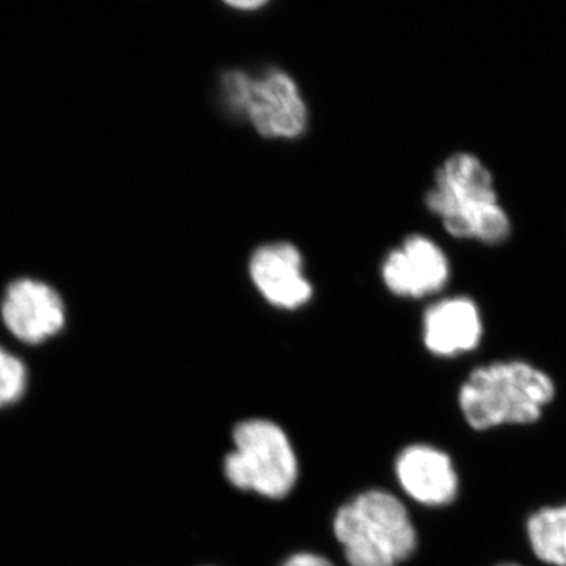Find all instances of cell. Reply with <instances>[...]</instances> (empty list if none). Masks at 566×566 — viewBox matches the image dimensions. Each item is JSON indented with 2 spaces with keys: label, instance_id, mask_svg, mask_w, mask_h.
<instances>
[{
  "label": "cell",
  "instance_id": "6da1fadb",
  "mask_svg": "<svg viewBox=\"0 0 566 566\" xmlns=\"http://www.w3.org/2000/svg\"><path fill=\"white\" fill-rule=\"evenodd\" d=\"M553 376L523 359L493 360L474 368L458 390V408L475 431L539 422L556 398Z\"/></svg>",
  "mask_w": 566,
  "mask_h": 566
},
{
  "label": "cell",
  "instance_id": "7a4b0ae2",
  "mask_svg": "<svg viewBox=\"0 0 566 566\" xmlns=\"http://www.w3.org/2000/svg\"><path fill=\"white\" fill-rule=\"evenodd\" d=\"M424 205L458 240L495 245L512 234V221L499 200L493 174L472 153H455L442 163Z\"/></svg>",
  "mask_w": 566,
  "mask_h": 566
},
{
  "label": "cell",
  "instance_id": "3957f363",
  "mask_svg": "<svg viewBox=\"0 0 566 566\" xmlns=\"http://www.w3.org/2000/svg\"><path fill=\"white\" fill-rule=\"evenodd\" d=\"M333 532L348 566H400L419 546L408 506L382 488L360 491L338 506Z\"/></svg>",
  "mask_w": 566,
  "mask_h": 566
},
{
  "label": "cell",
  "instance_id": "277c9868",
  "mask_svg": "<svg viewBox=\"0 0 566 566\" xmlns=\"http://www.w3.org/2000/svg\"><path fill=\"white\" fill-rule=\"evenodd\" d=\"M223 457L227 482L238 491L282 501L300 480V460L289 433L274 420L251 417L234 424Z\"/></svg>",
  "mask_w": 566,
  "mask_h": 566
},
{
  "label": "cell",
  "instance_id": "5b68a950",
  "mask_svg": "<svg viewBox=\"0 0 566 566\" xmlns=\"http://www.w3.org/2000/svg\"><path fill=\"white\" fill-rule=\"evenodd\" d=\"M219 95L229 114L251 123L264 139L294 140L307 129V103L285 71L271 69L260 76L243 70L226 71Z\"/></svg>",
  "mask_w": 566,
  "mask_h": 566
},
{
  "label": "cell",
  "instance_id": "8992f818",
  "mask_svg": "<svg viewBox=\"0 0 566 566\" xmlns=\"http://www.w3.org/2000/svg\"><path fill=\"white\" fill-rule=\"evenodd\" d=\"M450 262L441 245L423 237L411 234L397 249L387 253L381 266L386 289L398 297L420 300L441 292L449 283Z\"/></svg>",
  "mask_w": 566,
  "mask_h": 566
},
{
  "label": "cell",
  "instance_id": "52a82bcc",
  "mask_svg": "<svg viewBox=\"0 0 566 566\" xmlns=\"http://www.w3.org/2000/svg\"><path fill=\"white\" fill-rule=\"evenodd\" d=\"M398 486L416 504L428 509L452 505L460 494V474L453 458L439 447L406 446L394 464Z\"/></svg>",
  "mask_w": 566,
  "mask_h": 566
},
{
  "label": "cell",
  "instance_id": "ba28073f",
  "mask_svg": "<svg viewBox=\"0 0 566 566\" xmlns=\"http://www.w3.org/2000/svg\"><path fill=\"white\" fill-rule=\"evenodd\" d=\"M249 275L263 300L281 311H297L314 297V285L304 273L303 253L286 241L256 248L249 260Z\"/></svg>",
  "mask_w": 566,
  "mask_h": 566
},
{
  "label": "cell",
  "instance_id": "9c48e42d",
  "mask_svg": "<svg viewBox=\"0 0 566 566\" xmlns=\"http://www.w3.org/2000/svg\"><path fill=\"white\" fill-rule=\"evenodd\" d=\"M65 318L61 294L48 283L18 279L3 294V324L24 344L39 345L50 340L61 333Z\"/></svg>",
  "mask_w": 566,
  "mask_h": 566
},
{
  "label": "cell",
  "instance_id": "30bf717a",
  "mask_svg": "<svg viewBox=\"0 0 566 566\" xmlns=\"http://www.w3.org/2000/svg\"><path fill=\"white\" fill-rule=\"evenodd\" d=\"M485 324L474 300L468 296L444 297L424 311L422 340L424 348L441 359H453L475 352L483 340Z\"/></svg>",
  "mask_w": 566,
  "mask_h": 566
},
{
  "label": "cell",
  "instance_id": "8fae6325",
  "mask_svg": "<svg viewBox=\"0 0 566 566\" xmlns=\"http://www.w3.org/2000/svg\"><path fill=\"white\" fill-rule=\"evenodd\" d=\"M526 538L539 564L566 566V502L532 512L526 521Z\"/></svg>",
  "mask_w": 566,
  "mask_h": 566
},
{
  "label": "cell",
  "instance_id": "7c38bea8",
  "mask_svg": "<svg viewBox=\"0 0 566 566\" xmlns=\"http://www.w3.org/2000/svg\"><path fill=\"white\" fill-rule=\"evenodd\" d=\"M28 379V368L20 357L0 346V409L24 397Z\"/></svg>",
  "mask_w": 566,
  "mask_h": 566
},
{
  "label": "cell",
  "instance_id": "4fadbf2b",
  "mask_svg": "<svg viewBox=\"0 0 566 566\" xmlns=\"http://www.w3.org/2000/svg\"><path fill=\"white\" fill-rule=\"evenodd\" d=\"M279 566H337L331 558L312 551H300L285 558Z\"/></svg>",
  "mask_w": 566,
  "mask_h": 566
},
{
  "label": "cell",
  "instance_id": "5bb4252c",
  "mask_svg": "<svg viewBox=\"0 0 566 566\" xmlns=\"http://www.w3.org/2000/svg\"><path fill=\"white\" fill-rule=\"evenodd\" d=\"M229 6L237 10H259L263 9L266 2H262V0H248V2H244V0H241V2H229Z\"/></svg>",
  "mask_w": 566,
  "mask_h": 566
},
{
  "label": "cell",
  "instance_id": "9a60e30c",
  "mask_svg": "<svg viewBox=\"0 0 566 566\" xmlns=\"http://www.w3.org/2000/svg\"><path fill=\"white\" fill-rule=\"evenodd\" d=\"M495 566H523V565H520V564H501V565H495Z\"/></svg>",
  "mask_w": 566,
  "mask_h": 566
}]
</instances>
